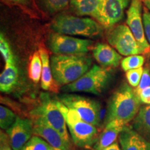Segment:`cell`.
<instances>
[{"mask_svg": "<svg viewBox=\"0 0 150 150\" xmlns=\"http://www.w3.org/2000/svg\"><path fill=\"white\" fill-rule=\"evenodd\" d=\"M141 102L136 90L124 83L112 94L108 104L106 124L117 121L126 126L134 120L141 108Z\"/></svg>", "mask_w": 150, "mask_h": 150, "instance_id": "6da1fadb", "label": "cell"}, {"mask_svg": "<svg viewBox=\"0 0 150 150\" xmlns=\"http://www.w3.org/2000/svg\"><path fill=\"white\" fill-rule=\"evenodd\" d=\"M52 74L58 86H66L79 79L91 69L92 59L85 54H55L51 57Z\"/></svg>", "mask_w": 150, "mask_h": 150, "instance_id": "7a4b0ae2", "label": "cell"}, {"mask_svg": "<svg viewBox=\"0 0 150 150\" xmlns=\"http://www.w3.org/2000/svg\"><path fill=\"white\" fill-rule=\"evenodd\" d=\"M57 104L64 116L67 127L75 145L81 148H90L94 146L98 139L97 127L84 121L77 112L67 108L59 99H57Z\"/></svg>", "mask_w": 150, "mask_h": 150, "instance_id": "3957f363", "label": "cell"}, {"mask_svg": "<svg viewBox=\"0 0 150 150\" xmlns=\"http://www.w3.org/2000/svg\"><path fill=\"white\" fill-rule=\"evenodd\" d=\"M102 26L91 18L61 14L54 19L51 29L55 33L67 35L98 37L103 33Z\"/></svg>", "mask_w": 150, "mask_h": 150, "instance_id": "277c9868", "label": "cell"}, {"mask_svg": "<svg viewBox=\"0 0 150 150\" xmlns=\"http://www.w3.org/2000/svg\"><path fill=\"white\" fill-rule=\"evenodd\" d=\"M110 79L111 74L109 70L94 65L79 79L63 86L62 91L67 93L82 92L100 95L107 87Z\"/></svg>", "mask_w": 150, "mask_h": 150, "instance_id": "5b68a950", "label": "cell"}, {"mask_svg": "<svg viewBox=\"0 0 150 150\" xmlns=\"http://www.w3.org/2000/svg\"><path fill=\"white\" fill-rule=\"evenodd\" d=\"M33 118H40L56 129L67 141H70L66 121L59 109L57 99L52 98L47 93H42L35 107L30 112Z\"/></svg>", "mask_w": 150, "mask_h": 150, "instance_id": "8992f818", "label": "cell"}, {"mask_svg": "<svg viewBox=\"0 0 150 150\" xmlns=\"http://www.w3.org/2000/svg\"><path fill=\"white\" fill-rule=\"evenodd\" d=\"M58 99L65 106L74 110L84 121L95 127L101 124V106L93 99L74 94H63Z\"/></svg>", "mask_w": 150, "mask_h": 150, "instance_id": "52a82bcc", "label": "cell"}, {"mask_svg": "<svg viewBox=\"0 0 150 150\" xmlns=\"http://www.w3.org/2000/svg\"><path fill=\"white\" fill-rule=\"evenodd\" d=\"M93 42L91 40L80 39L70 35L53 33L48 39V46L55 54L79 55L90 51Z\"/></svg>", "mask_w": 150, "mask_h": 150, "instance_id": "ba28073f", "label": "cell"}, {"mask_svg": "<svg viewBox=\"0 0 150 150\" xmlns=\"http://www.w3.org/2000/svg\"><path fill=\"white\" fill-rule=\"evenodd\" d=\"M109 44L123 56H132L142 54L134 35L125 24H120L110 28L106 34Z\"/></svg>", "mask_w": 150, "mask_h": 150, "instance_id": "9c48e42d", "label": "cell"}, {"mask_svg": "<svg viewBox=\"0 0 150 150\" xmlns=\"http://www.w3.org/2000/svg\"><path fill=\"white\" fill-rule=\"evenodd\" d=\"M142 3L141 0H131L130 6L127 11V24L134 35L142 54H145L150 52V45L144 30Z\"/></svg>", "mask_w": 150, "mask_h": 150, "instance_id": "30bf717a", "label": "cell"}, {"mask_svg": "<svg viewBox=\"0 0 150 150\" xmlns=\"http://www.w3.org/2000/svg\"><path fill=\"white\" fill-rule=\"evenodd\" d=\"M97 21L105 28H111L120 22L131 0H99Z\"/></svg>", "mask_w": 150, "mask_h": 150, "instance_id": "8fae6325", "label": "cell"}, {"mask_svg": "<svg viewBox=\"0 0 150 150\" xmlns=\"http://www.w3.org/2000/svg\"><path fill=\"white\" fill-rule=\"evenodd\" d=\"M11 147L13 150H21L32 138L33 122L28 118L17 117L13 125L6 130Z\"/></svg>", "mask_w": 150, "mask_h": 150, "instance_id": "7c38bea8", "label": "cell"}, {"mask_svg": "<svg viewBox=\"0 0 150 150\" xmlns=\"http://www.w3.org/2000/svg\"><path fill=\"white\" fill-rule=\"evenodd\" d=\"M33 134L42 138L52 147L61 150H71L70 142L40 118H33Z\"/></svg>", "mask_w": 150, "mask_h": 150, "instance_id": "4fadbf2b", "label": "cell"}, {"mask_svg": "<svg viewBox=\"0 0 150 150\" xmlns=\"http://www.w3.org/2000/svg\"><path fill=\"white\" fill-rule=\"evenodd\" d=\"M119 142L122 150H150V142L127 125L120 134Z\"/></svg>", "mask_w": 150, "mask_h": 150, "instance_id": "5bb4252c", "label": "cell"}, {"mask_svg": "<svg viewBox=\"0 0 150 150\" xmlns=\"http://www.w3.org/2000/svg\"><path fill=\"white\" fill-rule=\"evenodd\" d=\"M95 59L102 66L116 67L122 61V56L107 44L98 42L93 49Z\"/></svg>", "mask_w": 150, "mask_h": 150, "instance_id": "9a60e30c", "label": "cell"}, {"mask_svg": "<svg viewBox=\"0 0 150 150\" xmlns=\"http://www.w3.org/2000/svg\"><path fill=\"white\" fill-rule=\"evenodd\" d=\"M125 126L117 121H110L106 124V127L98 137V139L94 145V150H104L110 146L119 137Z\"/></svg>", "mask_w": 150, "mask_h": 150, "instance_id": "2e32d148", "label": "cell"}, {"mask_svg": "<svg viewBox=\"0 0 150 150\" xmlns=\"http://www.w3.org/2000/svg\"><path fill=\"white\" fill-rule=\"evenodd\" d=\"M131 127L150 142V105L140 108Z\"/></svg>", "mask_w": 150, "mask_h": 150, "instance_id": "e0dca14e", "label": "cell"}, {"mask_svg": "<svg viewBox=\"0 0 150 150\" xmlns=\"http://www.w3.org/2000/svg\"><path fill=\"white\" fill-rule=\"evenodd\" d=\"M41 61H42V75H41V88L44 91H56L55 83L52 74L51 61L45 49L41 47L39 50Z\"/></svg>", "mask_w": 150, "mask_h": 150, "instance_id": "ac0fdd59", "label": "cell"}, {"mask_svg": "<svg viewBox=\"0 0 150 150\" xmlns=\"http://www.w3.org/2000/svg\"><path fill=\"white\" fill-rule=\"evenodd\" d=\"M70 5L77 16H92L95 20L99 17V0H70Z\"/></svg>", "mask_w": 150, "mask_h": 150, "instance_id": "d6986e66", "label": "cell"}, {"mask_svg": "<svg viewBox=\"0 0 150 150\" xmlns=\"http://www.w3.org/2000/svg\"><path fill=\"white\" fill-rule=\"evenodd\" d=\"M19 79V70L16 64H5L0 75V91L8 93L14 89Z\"/></svg>", "mask_w": 150, "mask_h": 150, "instance_id": "ffe728a7", "label": "cell"}, {"mask_svg": "<svg viewBox=\"0 0 150 150\" xmlns=\"http://www.w3.org/2000/svg\"><path fill=\"white\" fill-rule=\"evenodd\" d=\"M42 61L39 52H35L33 54L29 66V78L35 83H38L41 79L42 75Z\"/></svg>", "mask_w": 150, "mask_h": 150, "instance_id": "44dd1931", "label": "cell"}, {"mask_svg": "<svg viewBox=\"0 0 150 150\" xmlns=\"http://www.w3.org/2000/svg\"><path fill=\"white\" fill-rule=\"evenodd\" d=\"M21 150H61L52 147L43 138L33 136Z\"/></svg>", "mask_w": 150, "mask_h": 150, "instance_id": "7402d4cb", "label": "cell"}, {"mask_svg": "<svg viewBox=\"0 0 150 150\" xmlns=\"http://www.w3.org/2000/svg\"><path fill=\"white\" fill-rule=\"evenodd\" d=\"M0 52L5 61V64H16V58L11 47L2 33L0 34Z\"/></svg>", "mask_w": 150, "mask_h": 150, "instance_id": "603a6c76", "label": "cell"}, {"mask_svg": "<svg viewBox=\"0 0 150 150\" xmlns=\"http://www.w3.org/2000/svg\"><path fill=\"white\" fill-rule=\"evenodd\" d=\"M145 63V57L141 55L129 56L122 60L121 67L125 72L142 67Z\"/></svg>", "mask_w": 150, "mask_h": 150, "instance_id": "cb8c5ba5", "label": "cell"}, {"mask_svg": "<svg viewBox=\"0 0 150 150\" xmlns=\"http://www.w3.org/2000/svg\"><path fill=\"white\" fill-rule=\"evenodd\" d=\"M16 115L11 109L1 105L0 106V127L1 129L6 131L13 125Z\"/></svg>", "mask_w": 150, "mask_h": 150, "instance_id": "d4e9b609", "label": "cell"}, {"mask_svg": "<svg viewBox=\"0 0 150 150\" xmlns=\"http://www.w3.org/2000/svg\"><path fill=\"white\" fill-rule=\"evenodd\" d=\"M47 9L52 13L67 8L70 0H42Z\"/></svg>", "mask_w": 150, "mask_h": 150, "instance_id": "484cf974", "label": "cell"}, {"mask_svg": "<svg viewBox=\"0 0 150 150\" xmlns=\"http://www.w3.org/2000/svg\"><path fill=\"white\" fill-rule=\"evenodd\" d=\"M144 68L140 67V68L134 69L126 72V77L127 81L129 85L133 88H137L139 85L140 79H141L142 73H143Z\"/></svg>", "mask_w": 150, "mask_h": 150, "instance_id": "4316f807", "label": "cell"}, {"mask_svg": "<svg viewBox=\"0 0 150 150\" xmlns=\"http://www.w3.org/2000/svg\"><path fill=\"white\" fill-rule=\"evenodd\" d=\"M150 86V70L149 67L144 68L143 73H142L141 79H140V83L138 87L136 88V91L137 94H138L140 91Z\"/></svg>", "mask_w": 150, "mask_h": 150, "instance_id": "83f0119b", "label": "cell"}, {"mask_svg": "<svg viewBox=\"0 0 150 150\" xmlns=\"http://www.w3.org/2000/svg\"><path fill=\"white\" fill-rule=\"evenodd\" d=\"M142 20L146 38L150 45V11L146 7L143 9Z\"/></svg>", "mask_w": 150, "mask_h": 150, "instance_id": "f1b7e54d", "label": "cell"}, {"mask_svg": "<svg viewBox=\"0 0 150 150\" xmlns=\"http://www.w3.org/2000/svg\"><path fill=\"white\" fill-rule=\"evenodd\" d=\"M138 95L139 96L141 103L150 105V86L140 91Z\"/></svg>", "mask_w": 150, "mask_h": 150, "instance_id": "f546056e", "label": "cell"}, {"mask_svg": "<svg viewBox=\"0 0 150 150\" xmlns=\"http://www.w3.org/2000/svg\"><path fill=\"white\" fill-rule=\"evenodd\" d=\"M0 150H13L9 145L8 137L2 133H1V148H0Z\"/></svg>", "mask_w": 150, "mask_h": 150, "instance_id": "4dcf8cb0", "label": "cell"}, {"mask_svg": "<svg viewBox=\"0 0 150 150\" xmlns=\"http://www.w3.org/2000/svg\"><path fill=\"white\" fill-rule=\"evenodd\" d=\"M7 1L14 4H18L28 5L29 4L30 0H7Z\"/></svg>", "mask_w": 150, "mask_h": 150, "instance_id": "1f68e13d", "label": "cell"}, {"mask_svg": "<svg viewBox=\"0 0 150 150\" xmlns=\"http://www.w3.org/2000/svg\"><path fill=\"white\" fill-rule=\"evenodd\" d=\"M104 150H122V149H121V147H120L119 145H118V142H114L112 145L109 146V147L107 148H106V149H104Z\"/></svg>", "mask_w": 150, "mask_h": 150, "instance_id": "d6a6232c", "label": "cell"}, {"mask_svg": "<svg viewBox=\"0 0 150 150\" xmlns=\"http://www.w3.org/2000/svg\"><path fill=\"white\" fill-rule=\"evenodd\" d=\"M141 1L145 6L146 8L150 11V0H141Z\"/></svg>", "mask_w": 150, "mask_h": 150, "instance_id": "836d02e7", "label": "cell"}]
</instances>
